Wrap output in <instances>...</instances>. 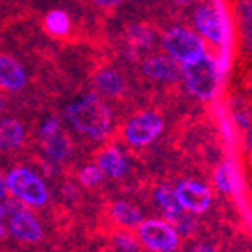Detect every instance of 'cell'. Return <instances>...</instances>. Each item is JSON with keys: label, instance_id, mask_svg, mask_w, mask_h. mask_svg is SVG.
Masks as SVG:
<instances>
[{"label": "cell", "instance_id": "obj_29", "mask_svg": "<svg viewBox=\"0 0 252 252\" xmlns=\"http://www.w3.org/2000/svg\"><path fill=\"white\" fill-rule=\"evenodd\" d=\"M7 198V187H5V175L0 171V201Z\"/></svg>", "mask_w": 252, "mask_h": 252}, {"label": "cell", "instance_id": "obj_27", "mask_svg": "<svg viewBox=\"0 0 252 252\" xmlns=\"http://www.w3.org/2000/svg\"><path fill=\"white\" fill-rule=\"evenodd\" d=\"M242 32H244L245 48H247V51L252 55V27H247V29H242Z\"/></svg>", "mask_w": 252, "mask_h": 252}, {"label": "cell", "instance_id": "obj_23", "mask_svg": "<svg viewBox=\"0 0 252 252\" xmlns=\"http://www.w3.org/2000/svg\"><path fill=\"white\" fill-rule=\"evenodd\" d=\"M152 41V32L147 27L141 25H132L129 29V42L136 44V46H147Z\"/></svg>", "mask_w": 252, "mask_h": 252}, {"label": "cell", "instance_id": "obj_19", "mask_svg": "<svg viewBox=\"0 0 252 252\" xmlns=\"http://www.w3.org/2000/svg\"><path fill=\"white\" fill-rule=\"evenodd\" d=\"M154 198H156L157 205L162 208L166 220H173L177 215H180L182 212H184L180 208V205H178L177 198H175V190H173L171 187H168V185L157 187L156 192H154Z\"/></svg>", "mask_w": 252, "mask_h": 252}, {"label": "cell", "instance_id": "obj_2", "mask_svg": "<svg viewBox=\"0 0 252 252\" xmlns=\"http://www.w3.org/2000/svg\"><path fill=\"white\" fill-rule=\"evenodd\" d=\"M5 187L7 192L27 208H42L50 201L46 182L27 166H14L5 173Z\"/></svg>", "mask_w": 252, "mask_h": 252}, {"label": "cell", "instance_id": "obj_20", "mask_svg": "<svg viewBox=\"0 0 252 252\" xmlns=\"http://www.w3.org/2000/svg\"><path fill=\"white\" fill-rule=\"evenodd\" d=\"M233 111V120H235L236 127L242 134L245 136V147L252 148V120H251V113H249L245 106L240 101H235L231 106Z\"/></svg>", "mask_w": 252, "mask_h": 252}, {"label": "cell", "instance_id": "obj_11", "mask_svg": "<svg viewBox=\"0 0 252 252\" xmlns=\"http://www.w3.org/2000/svg\"><path fill=\"white\" fill-rule=\"evenodd\" d=\"M27 143L25 122L13 115H0V154H14Z\"/></svg>", "mask_w": 252, "mask_h": 252}, {"label": "cell", "instance_id": "obj_5", "mask_svg": "<svg viewBox=\"0 0 252 252\" xmlns=\"http://www.w3.org/2000/svg\"><path fill=\"white\" fill-rule=\"evenodd\" d=\"M139 245L150 252H177L180 235L166 219H147L136 227Z\"/></svg>", "mask_w": 252, "mask_h": 252}, {"label": "cell", "instance_id": "obj_31", "mask_svg": "<svg viewBox=\"0 0 252 252\" xmlns=\"http://www.w3.org/2000/svg\"><path fill=\"white\" fill-rule=\"evenodd\" d=\"M5 233H7V229H5V226L2 224V220H0V238H4Z\"/></svg>", "mask_w": 252, "mask_h": 252}, {"label": "cell", "instance_id": "obj_22", "mask_svg": "<svg viewBox=\"0 0 252 252\" xmlns=\"http://www.w3.org/2000/svg\"><path fill=\"white\" fill-rule=\"evenodd\" d=\"M113 242H115V249L118 252H139V242L138 238L130 235L129 231H120L113 236Z\"/></svg>", "mask_w": 252, "mask_h": 252}, {"label": "cell", "instance_id": "obj_26", "mask_svg": "<svg viewBox=\"0 0 252 252\" xmlns=\"http://www.w3.org/2000/svg\"><path fill=\"white\" fill-rule=\"evenodd\" d=\"M60 129H62V126H60L59 118H57V117H48L46 120L41 124V127H39V139L48 138V136L55 134V132H59Z\"/></svg>", "mask_w": 252, "mask_h": 252}, {"label": "cell", "instance_id": "obj_33", "mask_svg": "<svg viewBox=\"0 0 252 252\" xmlns=\"http://www.w3.org/2000/svg\"><path fill=\"white\" fill-rule=\"evenodd\" d=\"M5 2H14V0H0V4H5Z\"/></svg>", "mask_w": 252, "mask_h": 252}, {"label": "cell", "instance_id": "obj_18", "mask_svg": "<svg viewBox=\"0 0 252 252\" xmlns=\"http://www.w3.org/2000/svg\"><path fill=\"white\" fill-rule=\"evenodd\" d=\"M42 29L55 39L65 37L71 32V18L62 9H51L42 20Z\"/></svg>", "mask_w": 252, "mask_h": 252}, {"label": "cell", "instance_id": "obj_14", "mask_svg": "<svg viewBox=\"0 0 252 252\" xmlns=\"http://www.w3.org/2000/svg\"><path fill=\"white\" fill-rule=\"evenodd\" d=\"M94 87H95L99 95L104 97H118L122 95L127 89V81L120 71L113 67H102L95 72L94 78Z\"/></svg>", "mask_w": 252, "mask_h": 252}, {"label": "cell", "instance_id": "obj_28", "mask_svg": "<svg viewBox=\"0 0 252 252\" xmlns=\"http://www.w3.org/2000/svg\"><path fill=\"white\" fill-rule=\"evenodd\" d=\"M189 252H217V251L208 244H196Z\"/></svg>", "mask_w": 252, "mask_h": 252}, {"label": "cell", "instance_id": "obj_1", "mask_svg": "<svg viewBox=\"0 0 252 252\" xmlns=\"http://www.w3.org/2000/svg\"><path fill=\"white\" fill-rule=\"evenodd\" d=\"M65 120L80 134L101 139L111 129V111L99 94H89L67 106Z\"/></svg>", "mask_w": 252, "mask_h": 252}, {"label": "cell", "instance_id": "obj_36", "mask_svg": "<svg viewBox=\"0 0 252 252\" xmlns=\"http://www.w3.org/2000/svg\"><path fill=\"white\" fill-rule=\"evenodd\" d=\"M251 189H252V184H251Z\"/></svg>", "mask_w": 252, "mask_h": 252}, {"label": "cell", "instance_id": "obj_24", "mask_svg": "<svg viewBox=\"0 0 252 252\" xmlns=\"http://www.w3.org/2000/svg\"><path fill=\"white\" fill-rule=\"evenodd\" d=\"M236 14H238L242 29L252 27V0H242L236 7Z\"/></svg>", "mask_w": 252, "mask_h": 252}, {"label": "cell", "instance_id": "obj_12", "mask_svg": "<svg viewBox=\"0 0 252 252\" xmlns=\"http://www.w3.org/2000/svg\"><path fill=\"white\" fill-rule=\"evenodd\" d=\"M141 71L152 81L175 83L182 76V65L171 57H150L143 62Z\"/></svg>", "mask_w": 252, "mask_h": 252}, {"label": "cell", "instance_id": "obj_32", "mask_svg": "<svg viewBox=\"0 0 252 252\" xmlns=\"http://www.w3.org/2000/svg\"><path fill=\"white\" fill-rule=\"evenodd\" d=\"M5 217V210H4V203L0 201V220Z\"/></svg>", "mask_w": 252, "mask_h": 252}, {"label": "cell", "instance_id": "obj_9", "mask_svg": "<svg viewBox=\"0 0 252 252\" xmlns=\"http://www.w3.org/2000/svg\"><path fill=\"white\" fill-rule=\"evenodd\" d=\"M29 85V72L18 57L0 50V94L16 95Z\"/></svg>", "mask_w": 252, "mask_h": 252}, {"label": "cell", "instance_id": "obj_3", "mask_svg": "<svg viewBox=\"0 0 252 252\" xmlns=\"http://www.w3.org/2000/svg\"><path fill=\"white\" fill-rule=\"evenodd\" d=\"M182 78L185 81V87L194 97L210 101L217 95L220 76H219L215 60L210 55H203L201 59L192 63L182 65Z\"/></svg>", "mask_w": 252, "mask_h": 252}, {"label": "cell", "instance_id": "obj_10", "mask_svg": "<svg viewBox=\"0 0 252 252\" xmlns=\"http://www.w3.org/2000/svg\"><path fill=\"white\" fill-rule=\"evenodd\" d=\"M175 198H177L182 210L194 215L208 212L212 203H214L212 190L205 184H199V182L194 180L180 182L175 189Z\"/></svg>", "mask_w": 252, "mask_h": 252}, {"label": "cell", "instance_id": "obj_35", "mask_svg": "<svg viewBox=\"0 0 252 252\" xmlns=\"http://www.w3.org/2000/svg\"><path fill=\"white\" fill-rule=\"evenodd\" d=\"M178 2H185V0H178Z\"/></svg>", "mask_w": 252, "mask_h": 252}, {"label": "cell", "instance_id": "obj_4", "mask_svg": "<svg viewBox=\"0 0 252 252\" xmlns=\"http://www.w3.org/2000/svg\"><path fill=\"white\" fill-rule=\"evenodd\" d=\"M5 217H7V233L23 244H39L44 238V227L41 220L27 208L23 203L14 198H5Z\"/></svg>", "mask_w": 252, "mask_h": 252}, {"label": "cell", "instance_id": "obj_15", "mask_svg": "<svg viewBox=\"0 0 252 252\" xmlns=\"http://www.w3.org/2000/svg\"><path fill=\"white\" fill-rule=\"evenodd\" d=\"M41 148L44 156L53 162H65L72 156V141L63 129L41 139Z\"/></svg>", "mask_w": 252, "mask_h": 252}, {"label": "cell", "instance_id": "obj_6", "mask_svg": "<svg viewBox=\"0 0 252 252\" xmlns=\"http://www.w3.org/2000/svg\"><path fill=\"white\" fill-rule=\"evenodd\" d=\"M162 48L180 65L199 60L205 51L201 37L189 29H171L162 35Z\"/></svg>", "mask_w": 252, "mask_h": 252}, {"label": "cell", "instance_id": "obj_17", "mask_svg": "<svg viewBox=\"0 0 252 252\" xmlns=\"http://www.w3.org/2000/svg\"><path fill=\"white\" fill-rule=\"evenodd\" d=\"M109 215L113 219V222L126 231L138 227L143 220V215H141L138 206L127 201H115L109 208Z\"/></svg>", "mask_w": 252, "mask_h": 252}, {"label": "cell", "instance_id": "obj_21", "mask_svg": "<svg viewBox=\"0 0 252 252\" xmlns=\"http://www.w3.org/2000/svg\"><path fill=\"white\" fill-rule=\"evenodd\" d=\"M102 180H104V173L101 171V168H99L97 164H89V166L81 168L80 173H78V182H80L83 187H87V189L95 187V185H99Z\"/></svg>", "mask_w": 252, "mask_h": 252}, {"label": "cell", "instance_id": "obj_13", "mask_svg": "<svg viewBox=\"0 0 252 252\" xmlns=\"http://www.w3.org/2000/svg\"><path fill=\"white\" fill-rule=\"evenodd\" d=\"M214 184L222 194H235V196L242 194L244 180H242V173L235 160H226L215 169Z\"/></svg>", "mask_w": 252, "mask_h": 252}, {"label": "cell", "instance_id": "obj_30", "mask_svg": "<svg viewBox=\"0 0 252 252\" xmlns=\"http://www.w3.org/2000/svg\"><path fill=\"white\" fill-rule=\"evenodd\" d=\"M92 2H95L97 5H102V7H115V5H118L122 0H92Z\"/></svg>", "mask_w": 252, "mask_h": 252}, {"label": "cell", "instance_id": "obj_8", "mask_svg": "<svg viewBox=\"0 0 252 252\" xmlns=\"http://www.w3.org/2000/svg\"><path fill=\"white\" fill-rule=\"evenodd\" d=\"M164 122L160 115L154 111H143L130 118L124 127V138L132 147H145L150 145L157 136L162 132Z\"/></svg>", "mask_w": 252, "mask_h": 252}, {"label": "cell", "instance_id": "obj_25", "mask_svg": "<svg viewBox=\"0 0 252 252\" xmlns=\"http://www.w3.org/2000/svg\"><path fill=\"white\" fill-rule=\"evenodd\" d=\"M219 124H220V130H222L224 139L229 143V147H233L235 145V127H233L231 120L226 117V113H224L222 109H219Z\"/></svg>", "mask_w": 252, "mask_h": 252}, {"label": "cell", "instance_id": "obj_34", "mask_svg": "<svg viewBox=\"0 0 252 252\" xmlns=\"http://www.w3.org/2000/svg\"><path fill=\"white\" fill-rule=\"evenodd\" d=\"M249 160H251V164H252V152H251V156H249Z\"/></svg>", "mask_w": 252, "mask_h": 252}, {"label": "cell", "instance_id": "obj_7", "mask_svg": "<svg viewBox=\"0 0 252 252\" xmlns=\"http://www.w3.org/2000/svg\"><path fill=\"white\" fill-rule=\"evenodd\" d=\"M194 23L199 34L210 42L219 48L229 46V16L220 0L217 5H201L194 14Z\"/></svg>", "mask_w": 252, "mask_h": 252}, {"label": "cell", "instance_id": "obj_16", "mask_svg": "<svg viewBox=\"0 0 252 252\" xmlns=\"http://www.w3.org/2000/svg\"><path fill=\"white\" fill-rule=\"evenodd\" d=\"M97 166L104 173V177L111 178H122L129 171V160L115 147L104 148L97 154Z\"/></svg>", "mask_w": 252, "mask_h": 252}]
</instances>
